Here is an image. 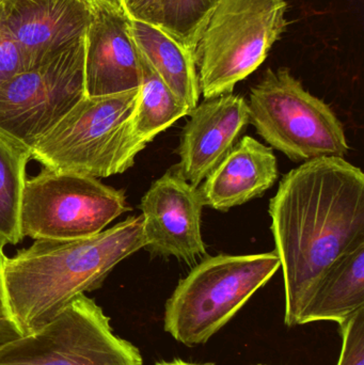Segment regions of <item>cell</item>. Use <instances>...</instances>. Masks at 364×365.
I'll return each instance as SVG.
<instances>
[{
  "instance_id": "1",
  "label": "cell",
  "mask_w": 364,
  "mask_h": 365,
  "mask_svg": "<svg viewBox=\"0 0 364 365\" xmlns=\"http://www.w3.org/2000/svg\"><path fill=\"white\" fill-rule=\"evenodd\" d=\"M275 253L284 272V323L299 326L325 274L364 242V175L341 158L303 163L269 202Z\"/></svg>"
},
{
  "instance_id": "2",
  "label": "cell",
  "mask_w": 364,
  "mask_h": 365,
  "mask_svg": "<svg viewBox=\"0 0 364 365\" xmlns=\"http://www.w3.org/2000/svg\"><path fill=\"white\" fill-rule=\"evenodd\" d=\"M145 247L141 215L91 237L34 240L4 262L11 321L21 336L42 329L77 296L102 287L120 262Z\"/></svg>"
},
{
  "instance_id": "3",
  "label": "cell",
  "mask_w": 364,
  "mask_h": 365,
  "mask_svg": "<svg viewBox=\"0 0 364 365\" xmlns=\"http://www.w3.org/2000/svg\"><path fill=\"white\" fill-rule=\"evenodd\" d=\"M140 88L113 96H85L31 150V160L56 173L103 179L134 166L140 152L130 121Z\"/></svg>"
},
{
  "instance_id": "4",
  "label": "cell",
  "mask_w": 364,
  "mask_h": 365,
  "mask_svg": "<svg viewBox=\"0 0 364 365\" xmlns=\"http://www.w3.org/2000/svg\"><path fill=\"white\" fill-rule=\"evenodd\" d=\"M275 252L205 257L165 307L164 328L186 346L205 344L280 268Z\"/></svg>"
},
{
  "instance_id": "5",
  "label": "cell",
  "mask_w": 364,
  "mask_h": 365,
  "mask_svg": "<svg viewBox=\"0 0 364 365\" xmlns=\"http://www.w3.org/2000/svg\"><path fill=\"white\" fill-rule=\"evenodd\" d=\"M286 0H222L194 49L203 98L232 93L288 27Z\"/></svg>"
},
{
  "instance_id": "6",
  "label": "cell",
  "mask_w": 364,
  "mask_h": 365,
  "mask_svg": "<svg viewBox=\"0 0 364 365\" xmlns=\"http://www.w3.org/2000/svg\"><path fill=\"white\" fill-rule=\"evenodd\" d=\"M249 123L292 162L348 155L345 130L328 104L312 96L288 68H269L250 90Z\"/></svg>"
},
{
  "instance_id": "7",
  "label": "cell",
  "mask_w": 364,
  "mask_h": 365,
  "mask_svg": "<svg viewBox=\"0 0 364 365\" xmlns=\"http://www.w3.org/2000/svg\"><path fill=\"white\" fill-rule=\"evenodd\" d=\"M130 210L123 190L95 178L44 168L26 181L21 233L34 240L91 237Z\"/></svg>"
},
{
  "instance_id": "8",
  "label": "cell",
  "mask_w": 364,
  "mask_h": 365,
  "mask_svg": "<svg viewBox=\"0 0 364 365\" xmlns=\"http://www.w3.org/2000/svg\"><path fill=\"white\" fill-rule=\"evenodd\" d=\"M0 365H143L132 343L113 334L110 319L85 294L51 323L0 346Z\"/></svg>"
},
{
  "instance_id": "9",
  "label": "cell",
  "mask_w": 364,
  "mask_h": 365,
  "mask_svg": "<svg viewBox=\"0 0 364 365\" xmlns=\"http://www.w3.org/2000/svg\"><path fill=\"white\" fill-rule=\"evenodd\" d=\"M85 38L0 85V134L31 154L43 136L85 96Z\"/></svg>"
},
{
  "instance_id": "10",
  "label": "cell",
  "mask_w": 364,
  "mask_h": 365,
  "mask_svg": "<svg viewBox=\"0 0 364 365\" xmlns=\"http://www.w3.org/2000/svg\"><path fill=\"white\" fill-rule=\"evenodd\" d=\"M203 200L173 170L156 180L141 200L145 247L153 257H177L188 265L207 257L201 232Z\"/></svg>"
},
{
  "instance_id": "11",
  "label": "cell",
  "mask_w": 364,
  "mask_h": 365,
  "mask_svg": "<svg viewBox=\"0 0 364 365\" xmlns=\"http://www.w3.org/2000/svg\"><path fill=\"white\" fill-rule=\"evenodd\" d=\"M0 6L26 71L44 66L85 38L95 11L92 0H1Z\"/></svg>"
},
{
  "instance_id": "12",
  "label": "cell",
  "mask_w": 364,
  "mask_h": 365,
  "mask_svg": "<svg viewBox=\"0 0 364 365\" xmlns=\"http://www.w3.org/2000/svg\"><path fill=\"white\" fill-rule=\"evenodd\" d=\"M94 6V19L85 36V96H113L140 88V53L130 17L123 8Z\"/></svg>"
},
{
  "instance_id": "13",
  "label": "cell",
  "mask_w": 364,
  "mask_h": 365,
  "mask_svg": "<svg viewBox=\"0 0 364 365\" xmlns=\"http://www.w3.org/2000/svg\"><path fill=\"white\" fill-rule=\"evenodd\" d=\"M189 115L177 151L180 162L172 170L199 188L234 147L249 123V109L243 96L230 93L205 98Z\"/></svg>"
},
{
  "instance_id": "14",
  "label": "cell",
  "mask_w": 364,
  "mask_h": 365,
  "mask_svg": "<svg viewBox=\"0 0 364 365\" xmlns=\"http://www.w3.org/2000/svg\"><path fill=\"white\" fill-rule=\"evenodd\" d=\"M278 175L273 149L245 136L209 173L199 190L204 206L228 212L264 195Z\"/></svg>"
},
{
  "instance_id": "15",
  "label": "cell",
  "mask_w": 364,
  "mask_h": 365,
  "mask_svg": "<svg viewBox=\"0 0 364 365\" xmlns=\"http://www.w3.org/2000/svg\"><path fill=\"white\" fill-rule=\"evenodd\" d=\"M364 308V242L342 255L318 283L299 325L342 324Z\"/></svg>"
},
{
  "instance_id": "16",
  "label": "cell",
  "mask_w": 364,
  "mask_h": 365,
  "mask_svg": "<svg viewBox=\"0 0 364 365\" xmlns=\"http://www.w3.org/2000/svg\"><path fill=\"white\" fill-rule=\"evenodd\" d=\"M130 30L140 53L192 113L201 96L194 53L155 26L130 19Z\"/></svg>"
},
{
  "instance_id": "17",
  "label": "cell",
  "mask_w": 364,
  "mask_h": 365,
  "mask_svg": "<svg viewBox=\"0 0 364 365\" xmlns=\"http://www.w3.org/2000/svg\"><path fill=\"white\" fill-rule=\"evenodd\" d=\"M139 53L142 75L138 103L130 121V136L141 152L157 135L190 113L158 76L140 51Z\"/></svg>"
},
{
  "instance_id": "18",
  "label": "cell",
  "mask_w": 364,
  "mask_h": 365,
  "mask_svg": "<svg viewBox=\"0 0 364 365\" xmlns=\"http://www.w3.org/2000/svg\"><path fill=\"white\" fill-rule=\"evenodd\" d=\"M31 154L0 134V238L6 244L23 242L21 210Z\"/></svg>"
},
{
  "instance_id": "19",
  "label": "cell",
  "mask_w": 364,
  "mask_h": 365,
  "mask_svg": "<svg viewBox=\"0 0 364 365\" xmlns=\"http://www.w3.org/2000/svg\"><path fill=\"white\" fill-rule=\"evenodd\" d=\"M222 0H166L160 29L194 53L201 34Z\"/></svg>"
},
{
  "instance_id": "20",
  "label": "cell",
  "mask_w": 364,
  "mask_h": 365,
  "mask_svg": "<svg viewBox=\"0 0 364 365\" xmlns=\"http://www.w3.org/2000/svg\"><path fill=\"white\" fill-rule=\"evenodd\" d=\"M339 326L342 349L337 365H364V308Z\"/></svg>"
},
{
  "instance_id": "21",
  "label": "cell",
  "mask_w": 364,
  "mask_h": 365,
  "mask_svg": "<svg viewBox=\"0 0 364 365\" xmlns=\"http://www.w3.org/2000/svg\"><path fill=\"white\" fill-rule=\"evenodd\" d=\"M23 72H26L23 53L4 21L0 6V85Z\"/></svg>"
},
{
  "instance_id": "22",
  "label": "cell",
  "mask_w": 364,
  "mask_h": 365,
  "mask_svg": "<svg viewBox=\"0 0 364 365\" xmlns=\"http://www.w3.org/2000/svg\"><path fill=\"white\" fill-rule=\"evenodd\" d=\"M166 0H121L122 8L132 21L160 28Z\"/></svg>"
},
{
  "instance_id": "23",
  "label": "cell",
  "mask_w": 364,
  "mask_h": 365,
  "mask_svg": "<svg viewBox=\"0 0 364 365\" xmlns=\"http://www.w3.org/2000/svg\"><path fill=\"white\" fill-rule=\"evenodd\" d=\"M6 240L0 238V321L10 319V314H9L4 289V262H6V255H4V246H6Z\"/></svg>"
},
{
  "instance_id": "24",
  "label": "cell",
  "mask_w": 364,
  "mask_h": 365,
  "mask_svg": "<svg viewBox=\"0 0 364 365\" xmlns=\"http://www.w3.org/2000/svg\"><path fill=\"white\" fill-rule=\"evenodd\" d=\"M21 336V332L15 327L11 319L0 321V346Z\"/></svg>"
},
{
  "instance_id": "25",
  "label": "cell",
  "mask_w": 364,
  "mask_h": 365,
  "mask_svg": "<svg viewBox=\"0 0 364 365\" xmlns=\"http://www.w3.org/2000/svg\"><path fill=\"white\" fill-rule=\"evenodd\" d=\"M155 365H215L214 364H192V362H186L183 361L181 359H175L172 360V361L169 362H158Z\"/></svg>"
},
{
  "instance_id": "26",
  "label": "cell",
  "mask_w": 364,
  "mask_h": 365,
  "mask_svg": "<svg viewBox=\"0 0 364 365\" xmlns=\"http://www.w3.org/2000/svg\"><path fill=\"white\" fill-rule=\"evenodd\" d=\"M94 4H109L115 8H122L121 0H92Z\"/></svg>"
},
{
  "instance_id": "27",
  "label": "cell",
  "mask_w": 364,
  "mask_h": 365,
  "mask_svg": "<svg viewBox=\"0 0 364 365\" xmlns=\"http://www.w3.org/2000/svg\"><path fill=\"white\" fill-rule=\"evenodd\" d=\"M0 1H1V0H0Z\"/></svg>"
},
{
  "instance_id": "28",
  "label": "cell",
  "mask_w": 364,
  "mask_h": 365,
  "mask_svg": "<svg viewBox=\"0 0 364 365\" xmlns=\"http://www.w3.org/2000/svg\"><path fill=\"white\" fill-rule=\"evenodd\" d=\"M259 365H261V364H259Z\"/></svg>"
}]
</instances>
